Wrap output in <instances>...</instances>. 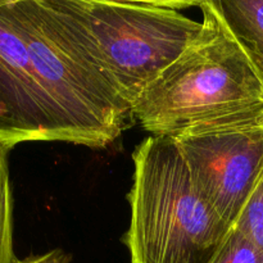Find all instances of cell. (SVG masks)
Returning a JSON list of instances; mask_svg holds the SVG:
<instances>
[{
    "label": "cell",
    "instance_id": "obj_2",
    "mask_svg": "<svg viewBox=\"0 0 263 263\" xmlns=\"http://www.w3.org/2000/svg\"><path fill=\"white\" fill-rule=\"evenodd\" d=\"M194 43L135 100L131 118L174 136L223 118L263 115V84L215 2H202Z\"/></svg>",
    "mask_w": 263,
    "mask_h": 263
},
{
    "label": "cell",
    "instance_id": "obj_11",
    "mask_svg": "<svg viewBox=\"0 0 263 263\" xmlns=\"http://www.w3.org/2000/svg\"><path fill=\"white\" fill-rule=\"evenodd\" d=\"M71 256L62 249H53L45 254L36 257H28L25 259H17L15 263H69Z\"/></svg>",
    "mask_w": 263,
    "mask_h": 263
},
{
    "label": "cell",
    "instance_id": "obj_5",
    "mask_svg": "<svg viewBox=\"0 0 263 263\" xmlns=\"http://www.w3.org/2000/svg\"><path fill=\"white\" fill-rule=\"evenodd\" d=\"M172 139L199 194L233 228L263 174V115L223 118Z\"/></svg>",
    "mask_w": 263,
    "mask_h": 263
},
{
    "label": "cell",
    "instance_id": "obj_1",
    "mask_svg": "<svg viewBox=\"0 0 263 263\" xmlns=\"http://www.w3.org/2000/svg\"><path fill=\"white\" fill-rule=\"evenodd\" d=\"M50 108L58 141L103 148L131 118L73 0H7Z\"/></svg>",
    "mask_w": 263,
    "mask_h": 263
},
{
    "label": "cell",
    "instance_id": "obj_10",
    "mask_svg": "<svg viewBox=\"0 0 263 263\" xmlns=\"http://www.w3.org/2000/svg\"><path fill=\"white\" fill-rule=\"evenodd\" d=\"M234 228L243 233L263 253V174Z\"/></svg>",
    "mask_w": 263,
    "mask_h": 263
},
{
    "label": "cell",
    "instance_id": "obj_9",
    "mask_svg": "<svg viewBox=\"0 0 263 263\" xmlns=\"http://www.w3.org/2000/svg\"><path fill=\"white\" fill-rule=\"evenodd\" d=\"M210 263H263V253L233 226Z\"/></svg>",
    "mask_w": 263,
    "mask_h": 263
},
{
    "label": "cell",
    "instance_id": "obj_8",
    "mask_svg": "<svg viewBox=\"0 0 263 263\" xmlns=\"http://www.w3.org/2000/svg\"><path fill=\"white\" fill-rule=\"evenodd\" d=\"M10 146L0 143V263H15L13 248V195L9 176Z\"/></svg>",
    "mask_w": 263,
    "mask_h": 263
},
{
    "label": "cell",
    "instance_id": "obj_3",
    "mask_svg": "<svg viewBox=\"0 0 263 263\" xmlns=\"http://www.w3.org/2000/svg\"><path fill=\"white\" fill-rule=\"evenodd\" d=\"M133 159L131 263H210L231 228L199 194L176 141L149 136Z\"/></svg>",
    "mask_w": 263,
    "mask_h": 263
},
{
    "label": "cell",
    "instance_id": "obj_7",
    "mask_svg": "<svg viewBox=\"0 0 263 263\" xmlns=\"http://www.w3.org/2000/svg\"><path fill=\"white\" fill-rule=\"evenodd\" d=\"M263 84V0H215Z\"/></svg>",
    "mask_w": 263,
    "mask_h": 263
},
{
    "label": "cell",
    "instance_id": "obj_6",
    "mask_svg": "<svg viewBox=\"0 0 263 263\" xmlns=\"http://www.w3.org/2000/svg\"><path fill=\"white\" fill-rule=\"evenodd\" d=\"M58 141L50 108L39 85L25 41L0 0V143Z\"/></svg>",
    "mask_w": 263,
    "mask_h": 263
},
{
    "label": "cell",
    "instance_id": "obj_4",
    "mask_svg": "<svg viewBox=\"0 0 263 263\" xmlns=\"http://www.w3.org/2000/svg\"><path fill=\"white\" fill-rule=\"evenodd\" d=\"M73 4L130 107L202 30V22L180 12L200 3L73 0Z\"/></svg>",
    "mask_w": 263,
    "mask_h": 263
}]
</instances>
